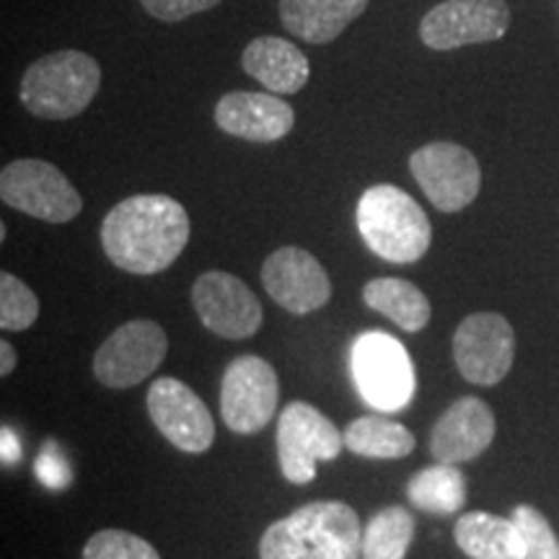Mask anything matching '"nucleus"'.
<instances>
[{"instance_id": "obj_1", "label": "nucleus", "mask_w": 559, "mask_h": 559, "mask_svg": "<svg viewBox=\"0 0 559 559\" xmlns=\"http://www.w3.org/2000/svg\"><path fill=\"white\" fill-rule=\"evenodd\" d=\"M190 241V215L169 194H132L107 213L102 249L130 275H156L177 262Z\"/></svg>"}, {"instance_id": "obj_2", "label": "nucleus", "mask_w": 559, "mask_h": 559, "mask_svg": "<svg viewBox=\"0 0 559 559\" xmlns=\"http://www.w3.org/2000/svg\"><path fill=\"white\" fill-rule=\"evenodd\" d=\"M362 526L342 500H317L270 523L260 539V559H360Z\"/></svg>"}, {"instance_id": "obj_3", "label": "nucleus", "mask_w": 559, "mask_h": 559, "mask_svg": "<svg viewBox=\"0 0 559 559\" xmlns=\"http://www.w3.org/2000/svg\"><path fill=\"white\" fill-rule=\"evenodd\" d=\"M366 247L391 264H412L428 254L432 228L419 202L394 185H373L355 210Z\"/></svg>"}, {"instance_id": "obj_4", "label": "nucleus", "mask_w": 559, "mask_h": 559, "mask_svg": "<svg viewBox=\"0 0 559 559\" xmlns=\"http://www.w3.org/2000/svg\"><path fill=\"white\" fill-rule=\"evenodd\" d=\"M102 68L81 50H58L34 60L24 70L19 99L26 111L41 120H73L96 99Z\"/></svg>"}, {"instance_id": "obj_5", "label": "nucleus", "mask_w": 559, "mask_h": 559, "mask_svg": "<svg viewBox=\"0 0 559 559\" xmlns=\"http://www.w3.org/2000/svg\"><path fill=\"white\" fill-rule=\"evenodd\" d=\"M358 394L379 412H402L415 400L417 379L407 347L386 332H366L349 347Z\"/></svg>"}, {"instance_id": "obj_6", "label": "nucleus", "mask_w": 559, "mask_h": 559, "mask_svg": "<svg viewBox=\"0 0 559 559\" xmlns=\"http://www.w3.org/2000/svg\"><path fill=\"white\" fill-rule=\"evenodd\" d=\"M345 445V432L306 402H293L277 419V459L283 477L293 485H309L319 461H334Z\"/></svg>"}, {"instance_id": "obj_7", "label": "nucleus", "mask_w": 559, "mask_h": 559, "mask_svg": "<svg viewBox=\"0 0 559 559\" xmlns=\"http://www.w3.org/2000/svg\"><path fill=\"white\" fill-rule=\"evenodd\" d=\"M0 198L19 213L47 223H68L83 210L81 194L66 174L39 158H19L3 166Z\"/></svg>"}, {"instance_id": "obj_8", "label": "nucleus", "mask_w": 559, "mask_h": 559, "mask_svg": "<svg viewBox=\"0 0 559 559\" xmlns=\"http://www.w3.org/2000/svg\"><path fill=\"white\" fill-rule=\"evenodd\" d=\"M409 171L440 213H459L477 200L481 187L479 160L464 145L438 140L409 156Z\"/></svg>"}, {"instance_id": "obj_9", "label": "nucleus", "mask_w": 559, "mask_h": 559, "mask_svg": "<svg viewBox=\"0 0 559 559\" xmlns=\"http://www.w3.org/2000/svg\"><path fill=\"white\" fill-rule=\"evenodd\" d=\"M280 402L275 368L260 355H239L221 381V415L228 430L251 436L267 428Z\"/></svg>"}, {"instance_id": "obj_10", "label": "nucleus", "mask_w": 559, "mask_h": 559, "mask_svg": "<svg viewBox=\"0 0 559 559\" xmlns=\"http://www.w3.org/2000/svg\"><path fill=\"white\" fill-rule=\"evenodd\" d=\"M510 9L506 0H443L419 21V39L436 52L487 45L506 37Z\"/></svg>"}, {"instance_id": "obj_11", "label": "nucleus", "mask_w": 559, "mask_h": 559, "mask_svg": "<svg viewBox=\"0 0 559 559\" xmlns=\"http://www.w3.org/2000/svg\"><path fill=\"white\" fill-rule=\"evenodd\" d=\"M169 337L164 326L148 319L122 324L104 340L94 355V376L109 389L138 386L164 362Z\"/></svg>"}, {"instance_id": "obj_12", "label": "nucleus", "mask_w": 559, "mask_h": 559, "mask_svg": "<svg viewBox=\"0 0 559 559\" xmlns=\"http://www.w3.org/2000/svg\"><path fill=\"white\" fill-rule=\"evenodd\" d=\"M515 332L495 311L472 313L453 334V360L459 373L477 386H495L513 368Z\"/></svg>"}, {"instance_id": "obj_13", "label": "nucleus", "mask_w": 559, "mask_h": 559, "mask_svg": "<svg viewBox=\"0 0 559 559\" xmlns=\"http://www.w3.org/2000/svg\"><path fill=\"white\" fill-rule=\"evenodd\" d=\"M192 304L202 324L226 340H249L262 326V304L243 280L210 270L192 285Z\"/></svg>"}, {"instance_id": "obj_14", "label": "nucleus", "mask_w": 559, "mask_h": 559, "mask_svg": "<svg viewBox=\"0 0 559 559\" xmlns=\"http://www.w3.org/2000/svg\"><path fill=\"white\" fill-rule=\"evenodd\" d=\"M262 285L275 304L296 317L324 309L332 298V283L326 270L311 251L283 247L264 260Z\"/></svg>"}, {"instance_id": "obj_15", "label": "nucleus", "mask_w": 559, "mask_h": 559, "mask_svg": "<svg viewBox=\"0 0 559 559\" xmlns=\"http://www.w3.org/2000/svg\"><path fill=\"white\" fill-rule=\"evenodd\" d=\"M148 415L160 436L185 453H205L215 440V423L205 402L185 381L156 379L148 391Z\"/></svg>"}, {"instance_id": "obj_16", "label": "nucleus", "mask_w": 559, "mask_h": 559, "mask_svg": "<svg viewBox=\"0 0 559 559\" xmlns=\"http://www.w3.org/2000/svg\"><path fill=\"white\" fill-rule=\"evenodd\" d=\"M215 124L249 143H275L293 130L296 111L270 91H230L215 104Z\"/></svg>"}, {"instance_id": "obj_17", "label": "nucleus", "mask_w": 559, "mask_h": 559, "mask_svg": "<svg viewBox=\"0 0 559 559\" xmlns=\"http://www.w3.org/2000/svg\"><path fill=\"white\" fill-rule=\"evenodd\" d=\"M495 415L477 396H461L440 415L430 432V453L440 464H464L489 449L495 438Z\"/></svg>"}, {"instance_id": "obj_18", "label": "nucleus", "mask_w": 559, "mask_h": 559, "mask_svg": "<svg viewBox=\"0 0 559 559\" xmlns=\"http://www.w3.org/2000/svg\"><path fill=\"white\" fill-rule=\"evenodd\" d=\"M243 73L260 81L270 94L290 96L309 83L311 66L300 47L283 37H257L241 55Z\"/></svg>"}, {"instance_id": "obj_19", "label": "nucleus", "mask_w": 559, "mask_h": 559, "mask_svg": "<svg viewBox=\"0 0 559 559\" xmlns=\"http://www.w3.org/2000/svg\"><path fill=\"white\" fill-rule=\"evenodd\" d=\"M366 9L368 0H280V21L300 41L330 45Z\"/></svg>"}, {"instance_id": "obj_20", "label": "nucleus", "mask_w": 559, "mask_h": 559, "mask_svg": "<svg viewBox=\"0 0 559 559\" xmlns=\"http://www.w3.org/2000/svg\"><path fill=\"white\" fill-rule=\"evenodd\" d=\"M453 539L469 559H526V547L515 521L485 510L461 515L453 526Z\"/></svg>"}, {"instance_id": "obj_21", "label": "nucleus", "mask_w": 559, "mask_h": 559, "mask_svg": "<svg viewBox=\"0 0 559 559\" xmlns=\"http://www.w3.org/2000/svg\"><path fill=\"white\" fill-rule=\"evenodd\" d=\"M368 309L379 311L404 332H423L430 324V300L415 283L402 277H376L362 288Z\"/></svg>"}, {"instance_id": "obj_22", "label": "nucleus", "mask_w": 559, "mask_h": 559, "mask_svg": "<svg viewBox=\"0 0 559 559\" xmlns=\"http://www.w3.org/2000/svg\"><path fill=\"white\" fill-rule=\"evenodd\" d=\"M417 438L409 428H404L396 419H386L381 415H366L353 419L345 430V449L355 456L394 461L404 459L415 451Z\"/></svg>"}, {"instance_id": "obj_23", "label": "nucleus", "mask_w": 559, "mask_h": 559, "mask_svg": "<svg viewBox=\"0 0 559 559\" xmlns=\"http://www.w3.org/2000/svg\"><path fill=\"white\" fill-rule=\"evenodd\" d=\"M466 495V477L459 469V464H438L428 469L417 472L407 485V498L415 508L425 513L449 515L464 508Z\"/></svg>"}, {"instance_id": "obj_24", "label": "nucleus", "mask_w": 559, "mask_h": 559, "mask_svg": "<svg viewBox=\"0 0 559 559\" xmlns=\"http://www.w3.org/2000/svg\"><path fill=\"white\" fill-rule=\"evenodd\" d=\"M415 539V519L407 508L391 506L362 528V559H404Z\"/></svg>"}, {"instance_id": "obj_25", "label": "nucleus", "mask_w": 559, "mask_h": 559, "mask_svg": "<svg viewBox=\"0 0 559 559\" xmlns=\"http://www.w3.org/2000/svg\"><path fill=\"white\" fill-rule=\"evenodd\" d=\"M39 317V300L32 288L11 272L0 275V326L3 332H24Z\"/></svg>"}, {"instance_id": "obj_26", "label": "nucleus", "mask_w": 559, "mask_h": 559, "mask_svg": "<svg viewBox=\"0 0 559 559\" xmlns=\"http://www.w3.org/2000/svg\"><path fill=\"white\" fill-rule=\"evenodd\" d=\"M83 559H160L153 544L130 531L104 528L83 547Z\"/></svg>"}, {"instance_id": "obj_27", "label": "nucleus", "mask_w": 559, "mask_h": 559, "mask_svg": "<svg viewBox=\"0 0 559 559\" xmlns=\"http://www.w3.org/2000/svg\"><path fill=\"white\" fill-rule=\"evenodd\" d=\"M510 519L515 521V526L521 531L526 559H559V542L555 528L549 526V521L544 519L539 510L531 506H519Z\"/></svg>"}, {"instance_id": "obj_28", "label": "nucleus", "mask_w": 559, "mask_h": 559, "mask_svg": "<svg viewBox=\"0 0 559 559\" xmlns=\"http://www.w3.org/2000/svg\"><path fill=\"white\" fill-rule=\"evenodd\" d=\"M145 13L156 21H166V24H177L194 16V13L210 11L221 5V0H140Z\"/></svg>"}, {"instance_id": "obj_29", "label": "nucleus", "mask_w": 559, "mask_h": 559, "mask_svg": "<svg viewBox=\"0 0 559 559\" xmlns=\"http://www.w3.org/2000/svg\"><path fill=\"white\" fill-rule=\"evenodd\" d=\"M37 472H39V479L45 481L47 487H55V489L66 487L68 479H70V472H68L66 461H62V459H52L50 461V459H47V453L39 459Z\"/></svg>"}, {"instance_id": "obj_30", "label": "nucleus", "mask_w": 559, "mask_h": 559, "mask_svg": "<svg viewBox=\"0 0 559 559\" xmlns=\"http://www.w3.org/2000/svg\"><path fill=\"white\" fill-rule=\"evenodd\" d=\"M16 368V349L9 340L0 342V376H11V370Z\"/></svg>"}, {"instance_id": "obj_31", "label": "nucleus", "mask_w": 559, "mask_h": 559, "mask_svg": "<svg viewBox=\"0 0 559 559\" xmlns=\"http://www.w3.org/2000/svg\"><path fill=\"white\" fill-rule=\"evenodd\" d=\"M3 461H5V464H13V461H19V440L11 436L9 428L3 430Z\"/></svg>"}]
</instances>
